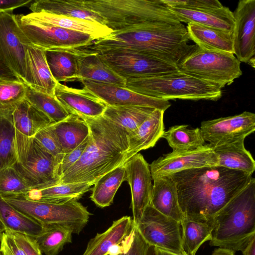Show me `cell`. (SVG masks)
Masks as SVG:
<instances>
[{
	"instance_id": "1",
	"label": "cell",
	"mask_w": 255,
	"mask_h": 255,
	"mask_svg": "<svg viewBox=\"0 0 255 255\" xmlns=\"http://www.w3.org/2000/svg\"><path fill=\"white\" fill-rule=\"evenodd\" d=\"M176 185L184 218L213 220L215 215L254 178L221 166L190 169L169 175Z\"/></svg>"
},
{
	"instance_id": "2",
	"label": "cell",
	"mask_w": 255,
	"mask_h": 255,
	"mask_svg": "<svg viewBox=\"0 0 255 255\" xmlns=\"http://www.w3.org/2000/svg\"><path fill=\"white\" fill-rule=\"evenodd\" d=\"M189 40L186 27L182 23L157 22L113 31L78 49L94 53L111 50L132 51L178 66L197 47L196 44H188Z\"/></svg>"
},
{
	"instance_id": "3",
	"label": "cell",
	"mask_w": 255,
	"mask_h": 255,
	"mask_svg": "<svg viewBox=\"0 0 255 255\" xmlns=\"http://www.w3.org/2000/svg\"><path fill=\"white\" fill-rule=\"evenodd\" d=\"M89 128L88 143L80 159L62 175L60 183L88 182L126 162L128 134L119 125L102 115L96 118L78 116Z\"/></svg>"
},
{
	"instance_id": "4",
	"label": "cell",
	"mask_w": 255,
	"mask_h": 255,
	"mask_svg": "<svg viewBox=\"0 0 255 255\" xmlns=\"http://www.w3.org/2000/svg\"><path fill=\"white\" fill-rule=\"evenodd\" d=\"M255 238V179L223 207L214 218L209 245L242 251Z\"/></svg>"
},
{
	"instance_id": "5",
	"label": "cell",
	"mask_w": 255,
	"mask_h": 255,
	"mask_svg": "<svg viewBox=\"0 0 255 255\" xmlns=\"http://www.w3.org/2000/svg\"><path fill=\"white\" fill-rule=\"evenodd\" d=\"M113 31L151 22L182 23L161 0H79Z\"/></svg>"
},
{
	"instance_id": "6",
	"label": "cell",
	"mask_w": 255,
	"mask_h": 255,
	"mask_svg": "<svg viewBox=\"0 0 255 255\" xmlns=\"http://www.w3.org/2000/svg\"><path fill=\"white\" fill-rule=\"evenodd\" d=\"M126 88L148 97L164 100L176 99L216 101L222 95V89L178 69L161 75L128 78Z\"/></svg>"
},
{
	"instance_id": "7",
	"label": "cell",
	"mask_w": 255,
	"mask_h": 255,
	"mask_svg": "<svg viewBox=\"0 0 255 255\" xmlns=\"http://www.w3.org/2000/svg\"><path fill=\"white\" fill-rule=\"evenodd\" d=\"M14 208L43 226L57 225L79 234L87 225L90 213L87 208L73 199L60 203H48L25 199L20 197H2Z\"/></svg>"
},
{
	"instance_id": "8",
	"label": "cell",
	"mask_w": 255,
	"mask_h": 255,
	"mask_svg": "<svg viewBox=\"0 0 255 255\" xmlns=\"http://www.w3.org/2000/svg\"><path fill=\"white\" fill-rule=\"evenodd\" d=\"M240 63L233 54L204 50L197 46L177 67L181 71L222 89L242 75Z\"/></svg>"
},
{
	"instance_id": "9",
	"label": "cell",
	"mask_w": 255,
	"mask_h": 255,
	"mask_svg": "<svg viewBox=\"0 0 255 255\" xmlns=\"http://www.w3.org/2000/svg\"><path fill=\"white\" fill-rule=\"evenodd\" d=\"M15 17L30 45L43 50L73 49L97 40L91 35L43 23L23 14Z\"/></svg>"
},
{
	"instance_id": "10",
	"label": "cell",
	"mask_w": 255,
	"mask_h": 255,
	"mask_svg": "<svg viewBox=\"0 0 255 255\" xmlns=\"http://www.w3.org/2000/svg\"><path fill=\"white\" fill-rule=\"evenodd\" d=\"M135 227L149 245L178 255H187L182 248L181 223L160 213L150 203Z\"/></svg>"
},
{
	"instance_id": "11",
	"label": "cell",
	"mask_w": 255,
	"mask_h": 255,
	"mask_svg": "<svg viewBox=\"0 0 255 255\" xmlns=\"http://www.w3.org/2000/svg\"><path fill=\"white\" fill-rule=\"evenodd\" d=\"M97 53L113 71L125 79L161 75L178 69L176 65L132 51L111 50Z\"/></svg>"
},
{
	"instance_id": "12",
	"label": "cell",
	"mask_w": 255,
	"mask_h": 255,
	"mask_svg": "<svg viewBox=\"0 0 255 255\" xmlns=\"http://www.w3.org/2000/svg\"><path fill=\"white\" fill-rule=\"evenodd\" d=\"M30 45L12 12L0 13V64L26 84L25 48Z\"/></svg>"
},
{
	"instance_id": "13",
	"label": "cell",
	"mask_w": 255,
	"mask_h": 255,
	"mask_svg": "<svg viewBox=\"0 0 255 255\" xmlns=\"http://www.w3.org/2000/svg\"><path fill=\"white\" fill-rule=\"evenodd\" d=\"M217 155L209 144L194 150L173 149L150 165L152 179L183 170L219 166Z\"/></svg>"
},
{
	"instance_id": "14",
	"label": "cell",
	"mask_w": 255,
	"mask_h": 255,
	"mask_svg": "<svg viewBox=\"0 0 255 255\" xmlns=\"http://www.w3.org/2000/svg\"><path fill=\"white\" fill-rule=\"evenodd\" d=\"M14 166L31 188L56 185L61 180L59 161L34 139L23 160Z\"/></svg>"
},
{
	"instance_id": "15",
	"label": "cell",
	"mask_w": 255,
	"mask_h": 255,
	"mask_svg": "<svg viewBox=\"0 0 255 255\" xmlns=\"http://www.w3.org/2000/svg\"><path fill=\"white\" fill-rule=\"evenodd\" d=\"M204 140L214 146L241 138L255 130V114L245 111L232 116L204 121L200 128Z\"/></svg>"
},
{
	"instance_id": "16",
	"label": "cell",
	"mask_w": 255,
	"mask_h": 255,
	"mask_svg": "<svg viewBox=\"0 0 255 255\" xmlns=\"http://www.w3.org/2000/svg\"><path fill=\"white\" fill-rule=\"evenodd\" d=\"M124 165L125 181L128 182L131 189L132 219L136 227L150 203L153 185L150 167L140 153L132 156Z\"/></svg>"
},
{
	"instance_id": "17",
	"label": "cell",
	"mask_w": 255,
	"mask_h": 255,
	"mask_svg": "<svg viewBox=\"0 0 255 255\" xmlns=\"http://www.w3.org/2000/svg\"><path fill=\"white\" fill-rule=\"evenodd\" d=\"M234 54L240 62L255 68V0H241L233 12Z\"/></svg>"
},
{
	"instance_id": "18",
	"label": "cell",
	"mask_w": 255,
	"mask_h": 255,
	"mask_svg": "<svg viewBox=\"0 0 255 255\" xmlns=\"http://www.w3.org/2000/svg\"><path fill=\"white\" fill-rule=\"evenodd\" d=\"M18 153L21 162L29 151L35 135L42 128L53 124L42 112L23 99L12 109Z\"/></svg>"
},
{
	"instance_id": "19",
	"label": "cell",
	"mask_w": 255,
	"mask_h": 255,
	"mask_svg": "<svg viewBox=\"0 0 255 255\" xmlns=\"http://www.w3.org/2000/svg\"><path fill=\"white\" fill-rule=\"evenodd\" d=\"M81 81L85 89L107 105L149 107L164 112L171 106L168 101L136 93L126 87L85 80Z\"/></svg>"
},
{
	"instance_id": "20",
	"label": "cell",
	"mask_w": 255,
	"mask_h": 255,
	"mask_svg": "<svg viewBox=\"0 0 255 255\" xmlns=\"http://www.w3.org/2000/svg\"><path fill=\"white\" fill-rule=\"evenodd\" d=\"M54 96L71 114L89 118L101 116L107 105L90 91L83 88L69 87L58 83Z\"/></svg>"
},
{
	"instance_id": "21",
	"label": "cell",
	"mask_w": 255,
	"mask_h": 255,
	"mask_svg": "<svg viewBox=\"0 0 255 255\" xmlns=\"http://www.w3.org/2000/svg\"><path fill=\"white\" fill-rule=\"evenodd\" d=\"M68 50L75 55L77 79L126 87V79L113 71L99 57L98 53L80 51L76 49Z\"/></svg>"
},
{
	"instance_id": "22",
	"label": "cell",
	"mask_w": 255,
	"mask_h": 255,
	"mask_svg": "<svg viewBox=\"0 0 255 255\" xmlns=\"http://www.w3.org/2000/svg\"><path fill=\"white\" fill-rule=\"evenodd\" d=\"M27 77L26 85L34 90L52 96L58 83L47 64L45 50L27 45L25 48Z\"/></svg>"
},
{
	"instance_id": "23",
	"label": "cell",
	"mask_w": 255,
	"mask_h": 255,
	"mask_svg": "<svg viewBox=\"0 0 255 255\" xmlns=\"http://www.w3.org/2000/svg\"><path fill=\"white\" fill-rule=\"evenodd\" d=\"M135 228L130 217L123 216L113 222L106 231L92 238L82 255H108L113 247L129 239Z\"/></svg>"
},
{
	"instance_id": "24",
	"label": "cell",
	"mask_w": 255,
	"mask_h": 255,
	"mask_svg": "<svg viewBox=\"0 0 255 255\" xmlns=\"http://www.w3.org/2000/svg\"><path fill=\"white\" fill-rule=\"evenodd\" d=\"M168 7L181 23H193L230 32H233L234 16L233 12L228 7L223 6L219 8L201 10Z\"/></svg>"
},
{
	"instance_id": "25",
	"label": "cell",
	"mask_w": 255,
	"mask_h": 255,
	"mask_svg": "<svg viewBox=\"0 0 255 255\" xmlns=\"http://www.w3.org/2000/svg\"><path fill=\"white\" fill-rule=\"evenodd\" d=\"M164 113L162 110L155 109L135 131L128 135L126 162L140 150L153 147L162 137L165 131Z\"/></svg>"
},
{
	"instance_id": "26",
	"label": "cell",
	"mask_w": 255,
	"mask_h": 255,
	"mask_svg": "<svg viewBox=\"0 0 255 255\" xmlns=\"http://www.w3.org/2000/svg\"><path fill=\"white\" fill-rule=\"evenodd\" d=\"M152 179L150 204L160 213L181 224L184 216L179 206L175 182L169 175Z\"/></svg>"
},
{
	"instance_id": "27",
	"label": "cell",
	"mask_w": 255,
	"mask_h": 255,
	"mask_svg": "<svg viewBox=\"0 0 255 255\" xmlns=\"http://www.w3.org/2000/svg\"><path fill=\"white\" fill-rule=\"evenodd\" d=\"M24 15L43 23L89 34L97 39L106 37L113 32V30L107 26L89 20L45 12H31Z\"/></svg>"
},
{
	"instance_id": "28",
	"label": "cell",
	"mask_w": 255,
	"mask_h": 255,
	"mask_svg": "<svg viewBox=\"0 0 255 255\" xmlns=\"http://www.w3.org/2000/svg\"><path fill=\"white\" fill-rule=\"evenodd\" d=\"M186 28L189 39L201 49L234 54L233 32L193 23Z\"/></svg>"
},
{
	"instance_id": "29",
	"label": "cell",
	"mask_w": 255,
	"mask_h": 255,
	"mask_svg": "<svg viewBox=\"0 0 255 255\" xmlns=\"http://www.w3.org/2000/svg\"><path fill=\"white\" fill-rule=\"evenodd\" d=\"M245 138L211 146L218 156L219 166L253 175L255 161L245 147Z\"/></svg>"
},
{
	"instance_id": "30",
	"label": "cell",
	"mask_w": 255,
	"mask_h": 255,
	"mask_svg": "<svg viewBox=\"0 0 255 255\" xmlns=\"http://www.w3.org/2000/svg\"><path fill=\"white\" fill-rule=\"evenodd\" d=\"M91 183H59L46 187H32L23 196L25 199L48 203H60L76 199L88 192Z\"/></svg>"
},
{
	"instance_id": "31",
	"label": "cell",
	"mask_w": 255,
	"mask_h": 255,
	"mask_svg": "<svg viewBox=\"0 0 255 255\" xmlns=\"http://www.w3.org/2000/svg\"><path fill=\"white\" fill-rule=\"evenodd\" d=\"M51 126L64 154L78 146L89 134L87 123L73 114L62 121L51 124Z\"/></svg>"
},
{
	"instance_id": "32",
	"label": "cell",
	"mask_w": 255,
	"mask_h": 255,
	"mask_svg": "<svg viewBox=\"0 0 255 255\" xmlns=\"http://www.w3.org/2000/svg\"><path fill=\"white\" fill-rule=\"evenodd\" d=\"M29 9L31 12H45L89 20L104 24L103 19L97 14L83 7L79 0H33L30 4Z\"/></svg>"
},
{
	"instance_id": "33",
	"label": "cell",
	"mask_w": 255,
	"mask_h": 255,
	"mask_svg": "<svg viewBox=\"0 0 255 255\" xmlns=\"http://www.w3.org/2000/svg\"><path fill=\"white\" fill-rule=\"evenodd\" d=\"M156 109L139 106L107 105L102 116L119 125L129 134Z\"/></svg>"
},
{
	"instance_id": "34",
	"label": "cell",
	"mask_w": 255,
	"mask_h": 255,
	"mask_svg": "<svg viewBox=\"0 0 255 255\" xmlns=\"http://www.w3.org/2000/svg\"><path fill=\"white\" fill-rule=\"evenodd\" d=\"M0 220L5 228L36 238L44 226L32 218L17 210L0 196Z\"/></svg>"
},
{
	"instance_id": "35",
	"label": "cell",
	"mask_w": 255,
	"mask_h": 255,
	"mask_svg": "<svg viewBox=\"0 0 255 255\" xmlns=\"http://www.w3.org/2000/svg\"><path fill=\"white\" fill-rule=\"evenodd\" d=\"M12 108L0 109V170L18 162Z\"/></svg>"
},
{
	"instance_id": "36",
	"label": "cell",
	"mask_w": 255,
	"mask_h": 255,
	"mask_svg": "<svg viewBox=\"0 0 255 255\" xmlns=\"http://www.w3.org/2000/svg\"><path fill=\"white\" fill-rule=\"evenodd\" d=\"M182 248L187 255H195L200 247L210 241L213 220H195L184 218L182 223Z\"/></svg>"
},
{
	"instance_id": "37",
	"label": "cell",
	"mask_w": 255,
	"mask_h": 255,
	"mask_svg": "<svg viewBox=\"0 0 255 255\" xmlns=\"http://www.w3.org/2000/svg\"><path fill=\"white\" fill-rule=\"evenodd\" d=\"M125 178L124 165L104 174L94 183L91 199L99 207L109 206L112 204L119 187L125 181Z\"/></svg>"
},
{
	"instance_id": "38",
	"label": "cell",
	"mask_w": 255,
	"mask_h": 255,
	"mask_svg": "<svg viewBox=\"0 0 255 255\" xmlns=\"http://www.w3.org/2000/svg\"><path fill=\"white\" fill-rule=\"evenodd\" d=\"M45 57L51 73L58 83L77 79L75 55L70 50H45Z\"/></svg>"
},
{
	"instance_id": "39",
	"label": "cell",
	"mask_w": 255,
	"mask_h": 255,
	"mask_svg": "<svg viewBox=\"0 0 255 255\" xmlns=\"http://www.w3.org/2000/svg\"><path fill=\"white\" fill-rule=\"evenodd\" d=\"M162 137L173 149L194 150L205 144L200 128H189L186 125L171 127Z\"/></svg>"
},
{
	"instance_id": "40",
	"label": "cell",
	"mask_w": 255,
	"mask_h": 255,
	"mask_svg": "<svg viewBox=\"0 0 255 255\" xmlns=\"http://www.w3.org/2000/svg\"><path fill=\"white\" fill-rule=\"evenodd\" d=\"M72 232L57 225L44 226L42 233L35 239L38 247L45 255H58L64 246L72 242Z\"/></svg>"
},
{
	"instance_id": "41",
	"label": "cell",
	"mask_w": 255,
	"mask_h": 255,
	"mask_svg": "<svg viewBox=\"0 0 255 255\" xmlns=\"http://www.w3.org/2000/svg\"><path fill=\"white\" fill-rule=\"evenodd\" d=\"M25 99L45 114L52 123L62 121L71 114L55 96L36 91L28 86Z\"/></svg>"
},
{
	"instance_id": "42",
	"label": "cell",
	"mask_w": 255,
	"mask_h": 255,
	"mask_svg": "<svg viewBox=\"0 0 255 255\" xmlns=\"http://www.w3.org/2000/svg\"><path fill=\"white\" fill-rule=\"evenodd\" d=\"M31 188L30 185L14 166L0 170V197H21Z\"/></svg>"
},
{
	"instance_id": "43",
	"label": "cell",
	"mask_w": 255,
	"mask_h": 255,
	"mask_svg": "<svg viewBox=\"0 0 255 255\" xmlns=\"http://www.w3.org/2000/svg\"><path fill=\"white\" fill-rule=\"evenodd\" d=\"M27 87L16 78L0 77V109L12 108L24 99Z\"/></svg>"
},
{
	"instance_id": "44",
	"label": "cell",
	"mask_w": 255,
	"mask_h": 255,
	"mask_svg": "<svg viewBox=\"0 0 255 255\" xmlns=\"http://www.w3.org/2000/svg\"><path fill=\"white\" fill-rule=\"evenodd\" d=\"M33 139L42 148L54 156L61 164L64 154L51 124L40 129L35 135Z\"/></svg>"
},
{
	"instance_id": "45",
	"label": "cell",
	"mask_w": 255,
	"mask_h": 255,
	"mask_svg": "<svg viewBox=\"0 0 255 255\" xmlns=\"http://www.w3.org/2000/svg\"><path fill=\"white\" fill-rule=\"evenodd\" d=\"M161 1L169 7L191 10L219 8L224 6L217 0H161Z\"/></svg>"
},
{
	"instance_id": "46",
	"label": "cell",
	"mask_w": 255,
	"mask_h": 255,
	"mask_svg": "<svg viewBox=\"0 0 255 255\" xmlns=\"http://www.w3.org/2000/svg\"><path fill=\"white\" fill-rule=\"evenodd\" d=\"M4 233L14 240L26 255H42L34 238L9 230H5Z\"/></svg>"
},
{
	"instance_id": "47",
	"label": "cell",
	"mask_w": 255,
	"mask_h": 255,
	"mask_svg": "<svg viewBox=\"0 0 255 255\" xmlns=\"http://www.w3.org/2000/svg\"><path fill=\"white\" fill-rule=\"evenodd\" d=\"M89 136L73 150L65 154L60 164L61 177L63 174L81 157L88 143Z\"/></svg>"
},
{
	"instance_id": "48",
	"label": "cell",
	"mask_w": 255,
	"mask_h": 255,
	"mask_svg": "<svg viewBox=\"0 0 255 255\" xmlns=\"http://www.w3.org/2000/svg\"><path fill=\"white\" fill-rule=\"evenodd\" d=\"M148 246L135 227L129 247L119 255H146Z\"/></svg>"
},
{
	"instance_id": "49",
	"label": "cell",
	"mask_w": 255,
	"mask_h": 255,
	"mask_svg": "<svg viewBox=\"0 0 255 255\" xmlns=\"http://www.w3.org/2000/svg\"><path fill=\"white\" fill-rule=\"evenodd\" d=\"M33 0H0V13L12 12L18 7L27 6Z\"/></svg>"
},
{
	"instance_id": "50",
	"label": "cell",
	"mask_w": 255,
	"mask_h": 255,
	"mask_svg": "<svg viewBox=\"0 0 255 255\" xmlns=\"http://www.w3.org/2000/svg\"><path fill=\"white\" fill-rule=\"evenodd\" d=\"M6 243L12 255H26L24 252L16 244L14 240L5 234Z\"/></svg>"
},
{
	"instance_id": "51",
	"label": "cell",
	"mask_w": 255,
	"mask_h": 255,
	"mask_svg": "<svg viewBox=\"0 0 255 255\" xmlns=\"http://www.w3.org/2000/svg\"><path fill=\"white\" fill-rule=\"evenodd\" d=\"M0 255H12L6 243L4 232L0 237Z\"/></svg>"
},
{
	"instance_id": "52",
	"label": "cell",
	"mask_w": 255,
	"mask_h": 255,
	"mask_svg": "<svg viewBox=\"0 0 255 255\" xmlns=\"http://www.w3.org/2000/svg\"><path fill=\"white\" fill-rule=\"evenodd\" d=\"M243 255H255V238L242 251Z\"/></svg>"
},
{
	"instance_id": "53",
	"label": "cell",
	"mask_w": 255,
	"mask_h": 255,
	"mask_svg": "<svg viewBox=\"0 0 255 255\" xmlns=\"http://www.w3.org/2000/svg\"><path fill=\"white\" fill-rule=\"evenodd\" d=\"M211 255H236L235 252L221 248L214 250Z\"/></svg>"
},
{
	"instance_id": "54",
	"label": "cell",
	"mask_w": 255,
	"mask_h": 255,
	"mask_svg": "<svg viewBox=\"0 0 255 255\" xmlns=\"http://www.w3.org/2000/svg\"><path fill=\"white\" fill-rule=\"evenodd\" d=\"M0 77L15 78L8 69L1 64H0Z\"/></svg>"
},
{
	"instance_id": "55",
	"label": "cell",
	"mask_w": 255,
	"mask_h": 255,
	"mask_svg": "<svg viewBox=\"0 0 255 255\" xmlns=\"http://www.w3.org/2000/svg\"><path fill=\"white\" fill-rule=\"evenodd\" d=\"M146 255H157L155 248L154 246L149 245L146 251Z\"/></svg>"
},
{
	"instance_id": "56",
	"label": "cell",
	"mask_w": 255,
	"mask_h": 255,
	"mask_svg": "<svg viewBox=\"0 0 255 255\" xmlns=\"http://www.w3.org/2000/svg\"><path fill=\"white\" fill-rule=\"evenodd\" d=\"M157 255H178L169 252L155 248Z\"/></svg>"
},
{
	"instance_id": "57",
	"label": "cell",
	"mask_w": 255,
	"mask_h": 255,
	"mask_svg": "<svg viewBox=\"0 0 255 255\" xmlns=\"http://www.w3.org/2000/svg\"><path fill=\"white\" fill-rule=\"evenodd\" d=\"M4 231H5V228L0 220V237L1 236L3 232H4Z\"/></svg>"
}]
</instances>
